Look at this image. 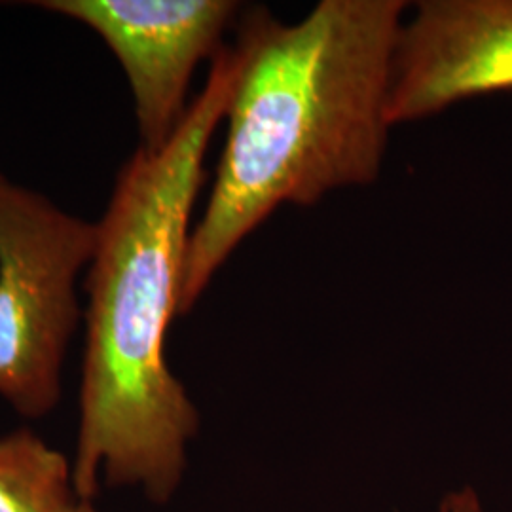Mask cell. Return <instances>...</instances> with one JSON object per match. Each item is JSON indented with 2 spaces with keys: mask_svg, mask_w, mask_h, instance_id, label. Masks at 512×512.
<instances>
[{
  "mask_svg": "<svg viewBox=\"0 0 512 512\" xmlns=\"http://www.w3.org/2000/svg\"><path fill=\"white\" fill-rule=\"evenodd\" d=\"M238 52L211 61L202 92L156 152L122 165L84 275L88 308L74 446V492L139 488L164 505L177 494L200 412L171 372L165 342L181 315L192 213L205 158L238 78Z\"/></svg>",
  "mask_w": 512,
  "mask_h": 512,
  "instance_id": "1",
  "label": "cell"
},
{
  "mask_svg": "<svg viewBox=\"0 0 512 512\" xmlns=\"http://www.w3.org/2000/svg\"><path fill=\"white\" fill-rule=\"evenodd\" d=\"M406 12L404 0H321L296 23L266 8L239 18L226 141L190 234L181 315L281 205L310 207L380 177Z\"/></svg>",
  "mask_w": 512,
  "mask_h": 512,
  "instance_id": "2",
  "label": "cell"
},
{
  "mask_svg": "<svg viewBox=\"0 0 512 512\" xmlns=\"http://www.w3.org/2000/svg\"><path fill=\"white\" fill-rule=\"evenodd\" d=\"M97 222L76 217L0 175V399L25 420L50 416L84 319Z\"/></svg>",
  "mask_w": 512,
  "mask_h": 512,
  "instance_id": "3",
  "label": "cell"
},
{
  "mask_svg": "<svg viewBox=\"0 0 512 512\" xmlns=\"http://www.w3.org/2000/svg\"><path fill=\"white\" fill-rule=\"evenodd\" d=\"M101 38L128 78L139 147L156 152L181 126L198 65L215 59L238 23L234 0H37Z\"/></svg>",
  "mask_w": 512,
  "mask_h": 512,
  "instance_id": "4",
  "label": "cell"
},
{
  "mask_svg": "<svg viewBox=\"0 0 512 512\" xmlns=\"http://www.w3.org/2000/svg\"><path fill=\"white\" fill-rule=\"evenodd\" d=\"M503 92H512V0L416 2L395 52L389 124Z\"/></svg>",
  "mask_w": 512,
  "mask_h": 512,
  "instance_id": "5",
  "label": "cell"
},
{
  "mask_svg": "<svg viewBox=\"0 0 512 512\" xmlns=\"http://www.w3.org/2000/svg\"><path fill=\"white\" fill-rule=\"evenodd\" d=\"M76 499L63 452L29 427L0 435V512H65Z\"/></svg>",
  "mask_w": 512,
  "mask_h": 512,
  "instance_id": "6",
  "label": "cell"
},
{
  "mask_svg": "<svg viewBox=\"0 0 512 512\" xmlns=\"http://www.w3.org/2000/svg\"><path fill=\"white\" fill-rule=\"evenodd\" d=\"M444 512H480L478 507V499L473 492L465 490L461 494L452 495L446 505H444Z\"/></svg>",
  "mask_w": 512,
  "mask_h": 512,
  "instance_id": "7",
  "label": "cell"
},
{
  "mask_svg": "<svg viewBox=\"0 0 512 512\" xmlns=\"http://www.w3.org/2000/svg\"><path fill=\"white\" fill-rule=\"evenodd\" d=\"M65 512H101L97 507H95V503H93L92 499H76L73 505L67 509Z\"/></svg>",
  "mask_w": 512,
  "mask_h": 512,
  "instance_id": "8",
  "label": "cell"
}]
</instances>
